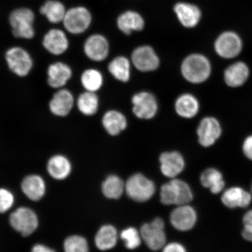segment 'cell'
Returning <instances> with one entry per match:
<instances>
[{"mask_svg":"<svg viewBox=\"0 0 252 252\" xmlns=\"http://www.w3.org/2000/svg\"><path fill=\"white\" fill-rule=\"evenodd\" d=\"M8 20L12 33L17 38L31 40L35 36V14L31 9L20 7L14 9L9 14Z\"/></svg>","mask_w":252,"mask_h":252,"instance_id":"1","label":"cell"},{"mask_svg":"<svg viewBox=\"0 0 252 252\" xmlns=\"http://www.w3.org/2000/svg\"><path fill=\"white\" fill-rule=\"evenodd\" d=\"M181 72L185 80L190 83H202L210 77L212 65L206 57L196 53L186 58L181 65Z\"/></svg>","mask_w":252,"mask_h":252,"instance_id":"2","label":"cell"},{"mask_svg":"<svg viewBox=\"0 0 252 252\" xmlns=\"http://www.w3.org/2000/svg\"><path fill=\"white\" fill-rule=\"evenodd\" d=\"M193 195L189 186L180 179H173L160 188V199L165 205L188 204L193 200Z\"/></svg>","mask_w":252,"mask_h":252,"instance_id":"3","label":"cell"},{"mask_svg":"<svg viewBox=\"0 0 252 252\" xmlns=\"http://www.w3.org/2000/svg\"><path fill=\"white\" fill-rule=\"evenodd\" d=\"M5 59L9 70L19 77H27L32 70L34 65L32 57L23 47H10L5 52Z\"/></svg>","mask_w":252,"mask_h":252,"instance_id":"4","label":"cell"},{"mask_svg":"<svg viewBox=\"0 0 252 252\" xmlns=\"http://www.w3.org/2000/svg\"><path fill=\"white\" fill-rule=\"evenodd\" d=\"M92 20V15L88 9L78 5L67 9L62 24L67 33L79 35L89 29Z\"/></svg>","mask_w":252,"mask_h":252,"instance_id":"5","label":"cell"},{"mask_svg":"<svg viewBox=\"0 0 252 252\" xmlns=\"http://www.w3.org/2000/svg\"><path fill=\"white\" fill-rule=\"evenodd\" d=\"M125 190L129 197L138 202H144L150 199L156 191L153 182L146 176L137 173L129 178L125 184Z\"/></svg>","mask_w":252,"mask_h":252,"instance_id":"6","label":"cell"},{"mask_svg":"<svg viewBox=\"0 0 252 252\" xmlns=\"http://www.w3.org/2000/svg\"><path fill=\"white\" fill-rule=\"evenodd\" d=\"M164 228V222L160 218H156L151 223L141 226V238L151 250L158 251L164 248L166 241Z\"/></svg>","mask_w":252,"mask_h":252,"instance_id":"7","label":"cell"},{"mask_svg":"<svg viewBox=\"0 0 252 252\" xmlns=\"http://www.w3.org/2000/svg\"><path fill=\"white\" fill-rule=\"evenodd\" d=\"M12 227L24 236H28L35 231L38 226V219L32 210L20 207L11 214L9 217Z\"/></svg>","mask_w":252,"mask_h":252,"instance_id":"8","label":"cell"},{"mask_svg":"<svg viewBox=\"0 0 252 252\" xmlns=\"http://www.w3.org/2000/svg\"><path fill=\"white\" fill-rule=\"evenodd\" d=\"M242 41L237 33L226 31L217 37L214 48L217 54L223 59H233L240 54Z\"/></svg>","mask_w":252,"mask_h":252,"instance_id":"9","label":"cell"},{"mask_svg":"<svg viewBox=\"0 0 252 252\" xmlns=\"http://www.w3.org/2000/svg\"><path fill=\"white\" fill-rule=\"evenodd\" d=\"M67 32L53 28L47 32L42 40V45L46 51L53 56H61L70 47Z\"/></svg>","mask_w":252,"mask_h":252,"instance_id":"10","label":"cell"},{"mask_svg":"<svg viewBox=\"0 0 252 252\" xmlns=\"http://www.w3.org/2000/svg\"><path fill=\"white\" fill-rule=\"evenodd\" d=\"M75 99L71 91L63 88L57 90L49 103L50 112L58 117H65L70 114L75 105Z\"/></svg>","mask_w":252,"mask_h":252,"instance_id":"11","label":"cell"},{"mask_svg":"<svg viewBox=\"0 0 252 252\" xmlns=\"http://www.w3.org/2000/svg\"><path fill=\"white\" fill-rule=\"evenodd\" d=\"M84 54L93 62L105 61L109 53L108 40L102 34L95 33L88 36L83 46Z\"/></svg>","mask_w":252,"mask_h":252,"instance_id":"12","label":"cell"},{"mask_svg":"<svg viewBox=\"0 0 252 252\" xmlns=\"http://www.w3.org/2000/svg\"><path fill=\"white\" fill-rule=\"evenodd\" d=\"M222 131L218 120L213 117L204 118L197 128L198 142L204 147L212 146L221 136Z\"/></svg>","mask_w":252,"mask_h":252,"instance_id":"13","label":"cell"},{"mask_svg":"<svg viewBox=\"0 0 252 252\" xmlns=\"http://www.w3.org/2000/svg\"><path fill=\"white\" fill-rule=\"evenodd\" d=\"M133 112L136 117L149 120L156 116L158 103L155 96L150 93L141 92L132 97Z\"/></svg>","mask_w":252,"mask_h":252,"instance_id":"14","label":"cell"},{"mask_svg":"<svg viewBox=\"0 0 252 252\" xmlns=\"http://www.w3.org/2000/svg\"><path fill=\"white\" fill-rule=\"evenodd\" d=\"M73 75L70 65L64 62H56L50 64L47 69V83L53 89L65 88Z\"/></svg>","mask_w":252,"mask_h":252,"instance_id":"15","label":"cell"},{"mask_svg":"<svg viewBox=\"0 0 252 252\" xmlns=\"http://www.w3.org/2000/svg\"><path fill=\"white\" fill-rule=\"evenodd\" d=\"M131 61L137 70L149 72L157 70L159 60L152 47L142 46L135 49L131 56Z\"/></svg>","mask_w":252,"mask_h":252,"instance_id":"16","label":"cell"},{"mask_svg":"<svg viewBox=\"0 0 252 252\" xmlns=\"http://www.w3.org/2000/svg\"><path fill=\"white\" fill-rule=\"evenodd\" d=\"M220 200L223 206L228 209H245L252 203V194L242 187H232L223 191Z\"/></svg>","mask_w":252,"mask_h":252,"instance_id":"17","label":"cell"},{"mask_svg":"<svg viewBox=\"0 0 252 252\" xmlns=\"http://www.w3.org/2000/svg\"><path fill=\"white\" fill-rule=\"evenodd\" d=\"M170 220L173 227L179 231H187L196 224L197 214L193 207L188 204L181 205L173 210Z\"/></svg>","mask_w":252,"mask_h":252,"instance_id":"18","label":"cell"},{"mask_svg":"<svg viewBox=\"0 0 252 252\" xmlns=\"http://www.w3.org/2000/svg\"><path fill=\"white\" fill-rule=\"evenodd\" d=\"M159 161L160 171L168 178H175L185 168L184 158L176 151L162 153L159 157Z\"/></svg>","mask_w":252,"mask_h":252,"instance_id":"19","label":"cell"},{"mask_svg":"<svg viewBox=\"0 0 252 252\" xmlns=\"http://www.w3.org/2000/svg\"><path fill=\"white\" fill-rule=\"evenodd\" d=\"M250 76V69L245 63L236 62L226 69L223 75L228 86L237 88L243 86Z\"/></svg>","mask_w":252,"mask_h":252,"instance_id":"20","label":"cell"},{"mask_svg":"<svg viewBox=\"0 0 252 252\" xmlns=\"http://www.w3.org/2000/svg\"><path fill=\"white\" fill-rule=\"evenodd\" d=\"M174 11L182 25L186 28H193L199 23L201 11L196 5L187 3H178Z\"/></svg>","mask_w":252,"mask_h":252,"instance_id":"21","label":"cell"},{"mask_svg":"<svg viewBox=\"0 0 252 252\" xmlns=\"http://www.w3.org/2000/svg\"><path fill=\"white\" fill-rule=\"evenodd\" d=\"M22 190L32 201H38L45 194L46 185L42 178L36 175L28 176L21 184Z\"/></svg>","mask_w":252,"mask_h":252,"instance_id":"22","label":"cell"},{"mask_svg":"<svg viewBox=\"0 0 252 252\" xmlns=\"http://www.w3.org/2000/svg\"><path fill=\"white\" fill-rule=\"evenodd\" d=\"M67 10L64 4L59 0H47L39 9L40 14L53 24L62 23Z\"/></svg>","mask_w":252,"mask_h":252,"instance_id":"23","label":"cell"},{"mask_svg":"<svg viewBox=\"0 0 252 252\" xmlns=\"http://www.w3.org/2000/svg\"><path fill=\"white\" fill-rule=\"evenodd\" d=\"M201 184L209 189L214 194L221 193L224 190L225 182L222 173L216 168H208L202 173L200 177Z\"/></svg>","mask_w":252,"mask_h":252,"instance_id":"24","label":"cell"},{"mask_svg":"<svg viewBox=\"0 0 252 252\" xmlns=\"http://www.w3.org/2000/svg\"><path fill=\"white\" fill-rule=\"evenodd\" d=\"M175 108L176 113L182 118L194 117L199 110V103L193 94H185L176 99Z\"/></svg>","mask_w":252,"mask_h":252,"instance_id":"25","label":"cell"},{"mask_svg":"<svg viewBox=\"0 0 252 252\" xmlns=\"http://www.w3.org/2000/svg\"><path fill=\"white\" fill-rule=\"evenodd\" d=\"M102 125L109 134L116 135L127 127V119L117 110H109L103 115Z\"/></svg>","mask_w":252,"mask_h":252,"instance_id":"26","label":"cell"},{"mask_svg":"<svg viewBox=\"0 0 252 252\" xmlns=\"http://www.w3.org/2000/svg\"><path fill=\"white\" fill-rule=\"evenodd\" d=\"M47 171L57 180L67 178L71 171V165L67 158L61 155L53 157L47 163Z\"/></svg>","mask_w":252,"mask_h":252,"instance_id":"27","label":"cell"},{"mask_svg":"<svg viewBox=\"0 0 252 252\" xmlns=\"http://www.w3.org/2000/svg\"><path fill=\"white\" fill-rule=\"evenodd\" d=\"M119 29L126 34H130L133 31H140L143 29L144 21L141 16L134 11H127L118 18Z\"/></svg>","mask_w":252,"mask_h":252,"instance_id":"28","label":"cell"},{"mask_svg":"<svg viewBox=\"0 0 252 252\" xmlns=\"http://www.w3.org/2000/svg\"><path fill=\"white\" fill-rule=\"evenodd\" d=\"M75 105L82 114L87 116H93L99 109V97L96 93L85 91L78 96Z\"/></svg>","mask_w":252,"mask_h":252,"instance_id":"29","label":"cell"},{"mask_svg":"<svg viewBox=\"0 0 252 252\" xmlns=\"http://www.w3.org/2000/svg\"><path fill=\"white\" fill-rule=\"evenodd\" d=\"M117 240V231L114 226L106 225L102 226L97 232L94 242L99 250L106 251L114 248Z\"/></svg>","mask_w":252,"mask_h":252,"instance_id":"30","label":"cell"},{"mask_svg":"<svg viewBox=\"0 0 252 252\" xmlns=\"http://www.w3.org/2000/svg\"><path fill=\"white\" fill-rule=\"evenodd\" d=\"M108 70L112 76L124 83H126L130 78V63L124 56L115 58L109 63Z\"/></svg>","mask_w":252,"mask_h":252,"instance_id":"31","label":"cell"},{"mask_svg":"<svg viewBox=\"0 0 252 252\" xmlns=\"http://www.w3.org/2000/svg\"><path fill=\"white\" fill-rule=\"evenodd\" d=\"M80 81L85 91L96 93L103 86V77L98 70L88 68L82 73Z\"/></svg>","mask_w":252,"mask_h":252,"instance_id":"32","label":"cell"},{"mask_svg":"<svg viewBox=\"0 0 252 252\" xmlns=\"http://www.w3.org/2000/svg\"><path fill=\"white\" fill-rule=\"evenodd\" d=\"M102 189L105 197L118 199L124 193L125 184L118 176L110 175L103 182Z\"/></svg>","mask_w":252,"mask_h":252,"instance_id":"33","label":"cell"},{"mask_svg":"<svg viewBox=\"0 0 252 252\" xmlns=\"http://www.w3.org/2000/svg\"><path fill=\"white\" fill-rule=\"evenodd\" d=\"M64 249L67 252H86L88 251V242L81 236L72 235L65 239Z\"/></svg>","mask_w":252,"mask_h":252,"instance_id":"34","label":"cell"},{"mask_svg":"<svg viewBox=\"0 0 252 252\" xmlns=\"http://www.w3.org/2000/svg\"><path fill=\"white\" fill-rule=\"evenodd\" d=\"M121 238L125 241L126 247L133 250L141 244V236L136 229L128 228L121 233Z\"/></svg>","mask_w":252,"mask_h":252,"instance_id":"35","label":"cell"},{"mask_svg":"<svg viewBox=\"0 0 252 252\" xmlns=\"http://www.w3.org/2000/svg\"><path fill=\"white\" fill-rule=\"evenodd\" d=\"M14 203V197L7 189H0V213H5L11 209Z\"/></svg>","mask_w":252,"mask_h":252,"instance_id":"36","label":"cell"},{"mask_svg":"<svg viewBox=\"0 0 252 252\" xmlns=\"http://www.w3.org/2000/svg\"><path fill=\"white\" fill-rule=\"evenodd\" d=\"M242 150L245 157L252 161V134L245 138L242 144Z\"/></svg>","mask_w":252,"mask_h":252,"instance_id":"37","label":"cell"},{"mask_svg":"<svg viewBox=\"0 0 252 252\" xmlns=\"http://www.w3.org/2000/svg\"><path fill=\"white\" fill-rule=\"evenodd\" d=\"M165 252H184L185 249L178 243H171L165 246L163 250Z\"/></svg>","mask_w":252,"mask_h":252,"instance_id":"38","label":"cell"},{"mask_svg":"<svg viewBox=\"0 0 252 252\" xmlns=\"http://www.w3.org/2000/svg\"><path fill=\"white\" fill-rule=\"evenodd\" d=\"M241 235L244 240L252 243V225H244V228L242 229Z\"/></svg>","mask_w":252,"mask_h":252,"instance_id":"39","label":"cell"},{"mask_svg":"<svg viewBox=\"0 0 252 252\" xmlns=\"http://www.w3.org/2000/svg\"><path fill=\"white\" fill-rule=\"evenodd\" d=\"M242 222H243L244 225H252V209L248 210L245 213L243 218H242Z\"/></svg>","mask_w":252,"mask_h":252,"instance_id":"40","label":"cell"},{"mask_svg":"<svg viewBox=\"0 0 252 252\" xmlns=\"http://www.w3.org/2000/svg\"><path fill=\"white\" fill-rule=\"evenodd\" d=\"M32 252H53L51 249L46 247L43 245H36L34 246L32 248Z\"/></svg>","mask_w":252,"mask_h":252,"instance_id":"41","label":"cell"},{"mask_svg":"<svg viewBox=\"0 0 252 252\" xmlns=\"http://www.w3.org/2000/svg\"><path fill=\"white\" fill-rule=\"evenodd\" d=\"M251 193L252 194V182L251 188Z\"/></svg>","mask_w":252,"mask_h":252,"instance_id":"42","label":"cell"}]
</instances>
